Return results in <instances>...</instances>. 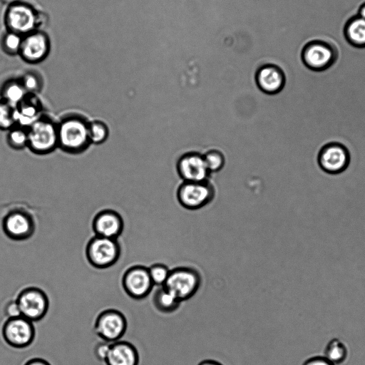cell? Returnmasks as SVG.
Masks as SVG:
<instances>
[{
    "label": "cell",
    "mask_w": 365,
    "mask_h": 365,
    "mask_svg": "<svg viewBox=\"0 0 365 365\" xmlns=\"http://www.w3.org/2000/svg\"><path fill=\"white\" fill-rule=\"evenodd\" d=\"M89 122L79 115L65 116L58 123V147L70 154H79L91 145Z\"/></svg>",
    "instance_id": "1"
},
{
    "label": "cell",
    "mask_w": 365,
    "mask_h": 365,
    "mask_svg": "<svg viewBox=\"0 0 365 365\" xmlns=\"http://www.w3.org/2000/svg\"><path fill=\"white\" fill-rule=\"evenodd\" d=\"M43 18V14L33 6L19 1L8 6L4 14V24L7 31L24 36L39 30Z\"/></svg>",
    "instance_id": "2"
},
{
    "label": "cell",
    "mask_w": 365,
    "mask_h": 365,
    "mask_svg": "<svg viewBox=\"0 0 365 365\" xmlns=\"http://www.w3.org/2000/svg\"><path fill=\"white\" fill-rule=\"evenodd\" d=\"M28 145L37 155H46L58 147V123L49 117L41 115L29 128Z\"/></svg>",
    "instance_id": "3"
},
{
    "label": "cell",
    "mask_w": 365,
    "mask_h": 365,
    "mask_svg": "<svg viewBox=\"0 0 365 365\" xmlns=\"http://www.w3.org/2000/svg\"><path fill=\"white\" fill-rule=\"evenodd\" d=\"M201 282L202 276L197 269L187 266H178L170 269L163 287L182 302L197 294Z\"/></svg>",
    "instance_id": "4"
},
{
    "label": "cell",
    "mask_w": 365,
    "mask_h": 365,
    "mask_svg": "<svg viewBox=\"0 0 365 365\" xmlns=\"http://www.w3.org/2000/svg\"><path fill=\"white\" fill-rule=\"evenodd\" d=\"M121 252L117 239L94 235L86 246V257L88 263L96 269H106L114 265Z\"/></svg>",
    "instance_id": "5"
},
{
    "label": "cell",
    "mask_w": 365,
    "mask_h": 365,
    "mask_svg": "<svg viewBox=\"0 0 365 365\" xmlns=\"http://www.w3.org/2000/svg\"><path fill=\"white\" fill-rule=\"evenodd\" d=\"M21 316L34 322L41 320L49 308L46 293L37 287H27L20 291L16 298Z\"/></svg>",
    "instance_id": "6"
},
{
    "label": "cell",
    "mask_w": 365,
    "mask_h": 365,
    "mask_svg": "<svg viewBox=\"0 0 365 365\" xmlns=\"http://www.w3.org/2000/svg\"><path fill=\"white\" fill-rule=\"evenodd\" d=\"M127 327V319L123 312L115 309H106L98 314L94 331L104 341L112 343L124 335Z\"/></svg>",
    "instance_id": "7"
},
{
    "label": "cell",
    "mask_w": 365,
    "mask_h": 365,
    "mask_svg": "<svg viewBox=\"0 0 365 365\" xmlns=\"http://www.w3.org/2000/svg\"><path fill=\"white\" fill-rule=\"evenodd\" d=\"M5 342L11 347L23 349L30 346L34 340L36 331L33 322L19 316L8 318L1 328Z\"/></svg>",
    "instance_id": "8"
},
{
    "label": "cell",
    "mask_w": 365,
    "mask_h": 365,
    "mask_svg": "<svg viewBox=\"0 0 365 365\" xmlns=\"http://www.w3.org/2000/svg\"><path fill=\"white\" fill-rule=\"evenodd\" d=\"M121 283L126 294L135 300L145 299L154 287L148 267L141 264L128 268L123 274Z\"/></svg>",
    "instance_id": "9"
},
{
    "label": "cell",
    "mask_w": 365,
    "mask_h": 365,
    "mask_svg": "<svg viewBox=\"0 0 365 365\" xmlns=\"http://www.w3.org/2000/svg\"><path fill=\"white\" fill-rule=\"evenodd\" d=\"M301 58L306 67L314 71L327 70L334 63L335 48L322 40L309 41L303 47Z\"/></svg>",
    "instance_id": "10"
},
{
    "label": "cell",
    "mask_w": 365,
    "mask_h": 365,
    "mask_svg": "<svg viewBox=\"0 0 365 365\" xmlns=\"http://www.w3.org/2000/svg\"><path fill=\"white\" fill-rule=\"evenodd\" d=\"M177 195L182 207L188 210H197L212 200L215 191L207 181L185 182L179 187Z\"/></svg>",
    "instance_id": "11"
},
{
    "label": "cell",
    "mask_w": 365,
    "mask_h": 365,
    "mask_svg": "<svg viewBox=\"0 0 365 365\" xmlns=\"http://www.w3.org/2000/svg\"><path fill=\"white\" fill-rule=\"evenodd\" d=\"M317 162L325 173L339 174L349 166L350 153L344 145L337 142L329 143L319 150Z\"/></svg>",
    "instance_id": "12"
},
{
    "label": "cell",
    "mask_w": 365,
    "mask_h": 365,
    "mask_svg": "<svg viewBox=\"0 0 365 365\" xmlns=\"http://www.w3.org/2000/svg\"><path fill=\"white\" fill-rule=\"evenodd\" d=\"M35 229L33 217L26 211H11L2 220L4 233L14 241H23L30 238L34 235Z\"/></svg>",
    "instance_id": "13"
},
{
    "label": "cell",
    "mask_w": 365,
    "mask_h": 365,
    "mask_svg": "<svg viewBox=\"0 0 365 365\" xmlns=\"http://www.w3.org/2000/svg\"><path fill=\"white\" fill-rule=\"evenodd\" d=\"M51 41L48 34L36 30L23 36L19 55L26 62L36 64L44 61L49 54Z\"/></svg>",
    "instance_id": "14"
},
{
    "label": "cell",
    "mask_w": 365,
    "mask_h": 365,
    "mask_svg": "<svg viewBox=\"0 0 365 365\" xmlns=\"http://www.w3.org/2000/svg\"><path fill=\"white\" fill-rule=\"evenodd\" d=\"M255 81L260 91L273 95L281 92L286 83L284 70L277 64H261L255 71Z\"/></svg>",
    "instance_id": "15"
},
{
    "label": "cell",
    "mask_w": 365,
    "mask_h": 365,
    "mask_svg": "<svg viewBox=\"0 0 365 365\" xmlns=\"http://www.w3.org/2000/svg\"><path fill=\"white\" fill-rule=\"evenodd\" d=\"M177 170L185 182H205L209 175L203 155L197 153H188L178 161Z\"/></svg>",
    "instance_id": "16"
},
{
    "label": "cell",
    "mask_w": 365,
    "mask_h": 365,
    "mask_svg": "<svg viewBox=\"0 0 365 365\" xmlns=\"http://www.w3.org/2000/svg\"><path fill=\"white\" fill-rule=\"evenodd\" d=\"M92 229L95 235L118 239L124 229L122 216L116 211L106 209L98 212L93 219Z\"/></svg>",
    "instance_id": "17"
},
{
    "label": "cell",
    "mask_w": 365,
    "mask_h": 365,
    "mask_svg": "<svg viewBox=\"0 0 365 365\" xmlns=\"http://www.w3.org/2000/svg\"><path fill=\"white\" fill-rule=\"evenodd\" d=\"M140 356L136 347L127 341L110 343L105 361L106 365H138Z\"/></svg>",
    "instance_id": "18"
},
{
    "label": "cell",
    "mask_w": 365,
    "mask_h": 365,
    "mask_svg": "<svg viewBox=\"0 0 365 365\" xmlns=\"http://www.w3.org/2000/svg\"><path fill=\"white\" fill-rule=\"evenodd\" d=\"M15 113L17 125L27 128L42 115V106L36 94L29 93Z\"/></svg>",
    "instance_id": "19"
},
{
    "label": "cell",
    "mask_w": 365,
    "mask_h": 365,
    "mask_svg": "<svg viewBox=\"0 0 365 365\" xmlns=\"http://www.w3.org/2000/svg\"><path fill=\"white\" fill-rule=\"evenodd\" d=\"M344 34L346 40L353 46L365 47V19L357 16L346 23Z\"/></svg>",
    "instance_id": "20"
},
{
    "label": "cell",
    "mask_w": 365,
    "mask_h": 365,
    "mask_svg": "<svg viewBox=\"0 0 365 365\" xmlns=\"http://www.w3.org/2000/svg\"><path fill=\"white\" fill-rule=\"evenodd\" d=\"M153 304L160 313L171 314L178 309L181 302L163 286L158 287L153 295Z\"/></svg>",
    "instance_id": "21"
},
{
    "label": "cell",
    "mask_w": 365,
    "mask_h": 365,
    "mask_svg": "<svg viewBox=\"0 0 365 365\" xmlns=\"http://www.w3.org/2000/svg\"><path fill=\"white\" fill-rule=\"evenodd\" d=\"M2 100L14 106H17L29 94L20 79H9L2 86L1 90Z\"/></svg>",
    "instance_id": "22"
},
{
    "label": "cell",
    "mask_w": 365,
    "mask_h": 365,
    "mask_svg": "<svg viewBox=\"0 0 365 365\" xmlns=\"http://www.w3.org/2000/svg\"><path fill=\"white\" fill-rule=\"evenodd\" d=\"M324 356L334 365L340 364L347 359V346L341 339L334 338L328 342Z\"/></svg>",
    "instance_id": "23"
},
{
    "label": "cell",
    "mask_w": 365,
    "mask_h": 365,
    "mask_svg": "<svg viewBox=\"0 0 365 365\" xmlns=\"http://www.w3.org/2000/svg\"><path fill=\"white\" fill-rule=\"evenodd\" d=\"M22 41V36L10 31H6L1 36L0 41L1 48L7 55H19Z\"/></svg>",
    "instance_id": "24"
},
{
    "label": "cell",
    "mask_w": 365,
    "mask_h": 365,
    "mask_svg": "<svg viewBox=\"0 0 365 365\" xmlns=\"http://www.w3.org/2000/svg\"><path fill=\"white\" fill-rule=\"evenodd\" d=\"M8 145L14 150H22L28 145L27 128L16 125L9 130L7 135Z\"/></svg>",
    "instance_id": "25"
},
{
    "label": "cell",
    "mask_w": 365,
    "mask_h": 365,
    "mask_svg": "<svg viewBox=\"0 0 365 365\" xmlns=\"http://www.w3.org/2000/svg\"><path fill=\"white\" fill-rule=\"evenodd\" d=\"M88 135L91 144L103 143L109 135V129L102 120H95L88 123Z\"/></svg>",
    "instance_id": "26"
},
{
    "label": "cell",
    "mask_w": 365,
    "mask_h": 365,
    "mask_svg": "<svg viewBox=\"0 0 365 365\" xmlns=\"http://www.w3.org/2000/svg\"><path fill=\"white\" fill-rule=\"evenodd\" d=\"M19 79L26 92L29 94L36 95L37 93L41 91L43 86V78L36 71H27Z\"/></svg>",
    "instance_id": "27"
},
{
    "label": "cell",
    "mask_w": 365,
    "mask_h": 365,
    "mask_svg": "<svg viewBox=\"0 0 365 365\" xmlns=\"http://www.w3.org/2000/svg\"><path fill=\"white\" fill-rule=\"evenodd\" d=\"M17 125L15 108L6 101H0V129L9 130Z\"/></svg>",
    "instance_id": "28"
},
{
    "label": "cell",
    "mask_w": 365,
    "mask_h": 365,
    "mask_svg": "<svg viewBox=\"0 0 365 365\" xmlns=\"http://www.w3.org/2000/svg\"><path fill=\"white\" fill-rule=\"evenodd\" d=\"M150 279L158 287L163 286L168 279L170 269L163 263H154L148 267Z\"/></svg>",
    "instance_id": "29"
},
{
    "label": "cell",
    "mask_w": 365,
    "mask_h": 365,
    "mask_svg": "<svg viewBox=\"0 0 365 365\" xmlns=\"http://www.w3.org/2000/svg\"><path fill=\"white\" fill-rule=\"evenodd\" d=\"M203 157L210 173L217 172L224 166L225 158L219 150H210Z\"/></svg>",
    "instance_id": "30"
},
{
    "label": "cell",
    "mask_w": 365,
    "mask_h": 365,
    "mask_svg": "<svg viewBox=\"0 0 365 365\" xmlns=\"http://www.w3.org/2000/svg\"><path fill=\"white\" fill-rule=\"evenodd\" d=\"M110 343L103 341L98 343L93 349L94 355L101 361H106L110 350Z\"/></svg>",
    "instance_id": "31"
},
{
    "label": "cell",
    "mask_w": 365,
    "mask_h": 365,
    "mask_svg": "<svg viewBox=\"0 0 365 365\" xmlns=\"http://www.w3.org/2000/svg\"><path fill=\"white\" fill-rule=\"evenodd\" d=\"M4 314L8 318L21 316L19 305L16 299L9 300L4 307Z\"/></svg>",
    "instance_id": "32"
},
{
    "label": "cell",
    "mask_w": 365,
    "mask_h": 365,
    "mask_svg": "<svg viewBox=\"0 0 365 365\" xmlns=\"http://www.w3.org/2000/svg\"><path fill=\"white\" fill-rule=\"evenodd\" d=\"M302 365H334L324 356H315L307 359Z\"/></svg>",
    "instance_id": "33"
},
{
    "label": "cell",
    "mask_w": 365,
    "mask_h": 365,
    "mask_svg": "<svg viewBox=\"0 0 365 365\" xmlns=\"http://www.w3.org/2000/svg\"><path fill=\"white\" fill-rule=\"evenodd\" d=\"M24 365H51L48 361L42 358H33L28 360Z\"/></svg>",
    "instance_id": "34"
},
{
    "label": "cell",
    "mask_w": 365,
    "mask_h": 365,
    "mask_svg": "<svg viewBox=\"0 0 365 365\" xmlns=\"http://www.w3.org/2000/svg\"><path fill=\"white\" fill-rule=\"evenodd\" d=\"M197 365H223L220 361L214 359H205L201 361Z\"/></svg>",
    "instance_id": "35"
},
{
    "label": "cell",
    "mask_w": 365,
    "mask_h": 365,
    "mask_svg": "<svg viewBox=\"0 0 365 365\" xmlns=\"http://www.w3.org/2000/svg\"><path fill=\"white\" fill-rule=\"evenodd\" d=\"M358 12V16L365 19V2L361 5Z\"/></svg>",
    "instance_id": "36"
},
{
    "label": "cell",
    "mask_w": 365,
    "mask_h": 365,
    "mask_svg": "<svg viewBox=\"0 0 365 365\" xmlns=\"http://www.w3.org/2000/svg\"><path fill=\"white\" fill-rule=\"evenodd\" d=\"M0 1L1 3L9 6V5L19 2L21 0H0Z\"/></svg>",
    "instance_id": "37"
}]
</instances>
